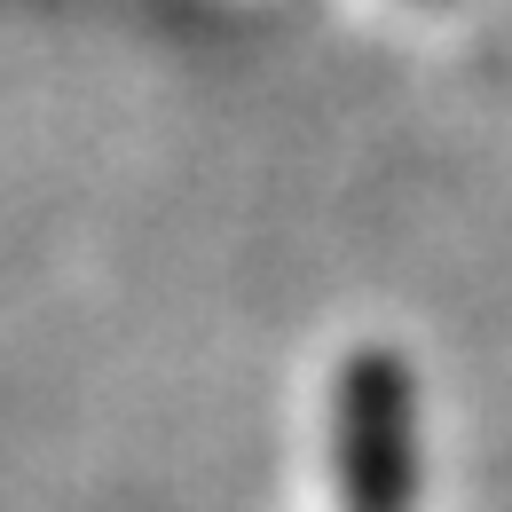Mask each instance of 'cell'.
Segmentation results:
<instances>
[{"instance_id": "6da1fadb", "label": "cell", "mask_w": 512, "mask_h": 512, "mask_svg": "<svg viewBox=\"0 0 512 512\" xmlns=\"http://www.w3.org/2000/svg\"><path fill=\"white\" fill-rule=\"evenodd\" d=\"M331 442H339V489L347 512H410L418 497V386L410 371L363 347L339 371V402H331Z\"/></svg>"}]
</instances>
